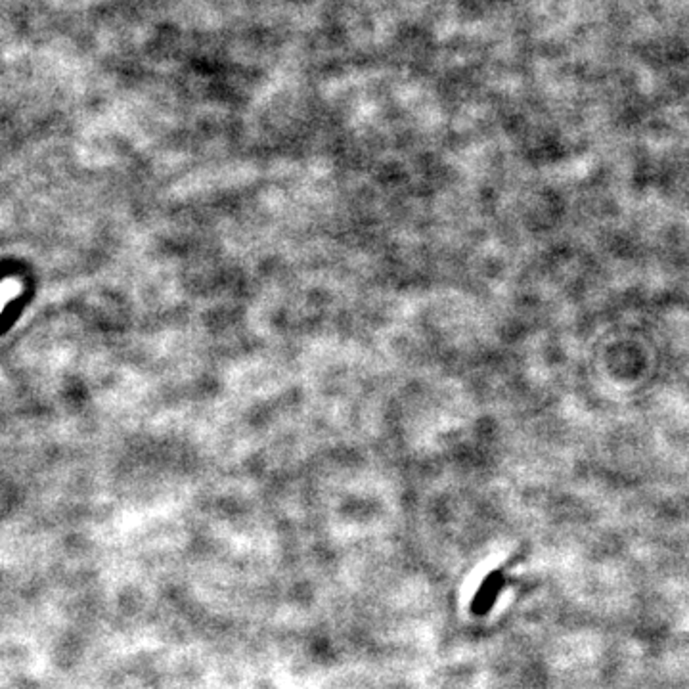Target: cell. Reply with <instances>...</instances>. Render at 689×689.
Wrapping results in <instances>:
<instances>
[{
  "instance_id": "cell-1",
  "label": "cell",
  "mask_w": 689,
  "mask_h": 689,
  "mask_svg": "<svg viewBox=\"0 0 689 689\" xmlns=\"http://www.w3.org/2000/svg\"><path fill=\"white\" fill-rule=\"evenodd\" d=\"M498 590H500V578H498V574L488 576V578L484 580L483 586H481V590L477 594V598H475L473 611L477 615H483L486 609L493 607L494 596H496V591Z\"/></svg>"
}]
</instances>
